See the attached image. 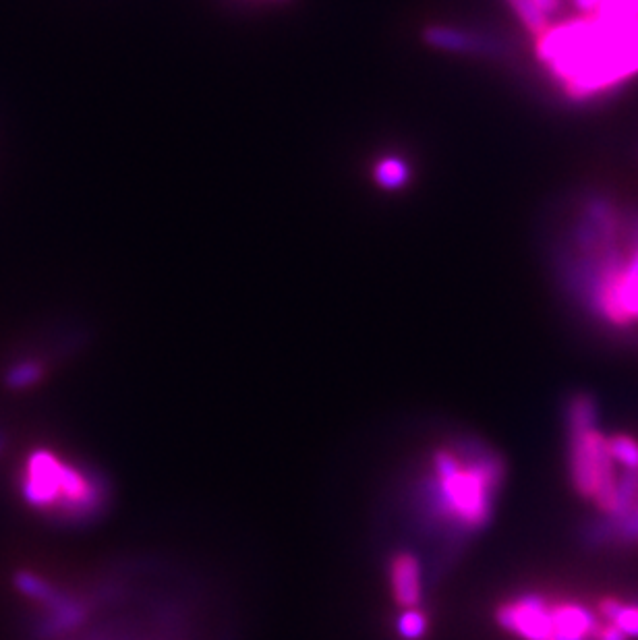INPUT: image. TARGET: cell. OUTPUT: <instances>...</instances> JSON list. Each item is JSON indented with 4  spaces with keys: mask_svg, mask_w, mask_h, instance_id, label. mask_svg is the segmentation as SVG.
Here are the masks:
<instances>
[{
    "mask_svg": "<svg viewBox=\"0 0 638 640\" xmlns=\"http://www.w3.org/2000/svg\"><path fill=\"white\" fill-rule=\"evenodd\" d=\"M3 450H5V435L0 433V454H3Z\"/></svg>",
    "mask_w": 638,
    "mask_h": 640,
    "instance_id": "2e32d148",
    "label": "cell"
},
{
    "mask_svg": "<svg viewBox=\"0 0 638 640\" xmlns=\"http://www.w3.org/2000/svg\"><path fill=\"white\" fill-rule=\"evenodd\" d=\"M595 640H628V636L616 624L605 622V624H599Z\"/></svg>",
    "mask_w": 638,
    "mask_h": 640,
    "instance_id": "9a60e30c",
    "label": "cell"
},
{
    "mask_svg": "<svg viewBox=\"0 0 638 640\" xmlns=\"http://www.w3.org/2000/svg\"><path fill=\"white\" fill-rule=\"evenodd\" d=\"M427 628H429V620L421 607L402 609V614L398 616V622H396V630L402 640H421L427 634Z\"/></svg>",
    "mask_w": 638,
    "mask_h": 640,
    "instance_id": "7c38bea8",
    "label": "cell"
},
{
    "mask_svg": "<svg viewBox=\"0 0 638 640\" xmlns=\"http://www.w3.org/2000/svg\"><path fill=\"white\" fill-rule=\"evenodd\" d=\"M601 616L616 624L626 636H636L638 638V603H622L614 597H605L599 605Z\"/></svg>",
    "mask_w": 638,
    "mask_h": 640,
    "instance_id": "30bf717a",
    "label": "cell"
},
{
    "mask_svg": "<svg viewBox=\"0 0 638 640\" xmlns=\"http://www.w3.org/2000/svg\"><path fill=\"white\" fill-rule=\"evenodd\" d=\"M554 640H595L599 624L595 614L578 603H551Z\"/></svg>",
    "mask_w": 638,
    "mask_h": 640,
    "instance_id": "8992f818",
    "label": "cell"
},
{
    "mask_svg": "<svg viewBox=\"0 0 638 640\" xmlns=\"http://www.w3.org/2000/svg\"><path fill=\"white\" fill-rule=\"evenodd\" d=\"M87 618V605L81 599H75L69 595L65 603H61L54 609H46L44 618L38 622L36 634L44 640L63 636L69 630L77 628Z\"/></svg>",
    "mask_w": 638,
    "mask_h": 640,
    "instance_id": "52a82bcc",
    "label": "cell"
},
{
    "mask_svg": "<svg viewBox=\"0 0 638 640\" xmlns=\"http://www.w3.org/2000/svg\"><path fill=\"white\" fill-rule=\"evenodd\" d=\"M570 3L576 9L572 17L638 23V0H570Z\"/></svg>",
    "mask_w": 638,
    "mask_h": 640,
    "instance_id": "ba28073f",
    "label": "cell"
},
{
    "mask_svg": "<svg viewBox=\"0 0 638 640\" xmlns=\"http://www.w3.org/2000/svg\"><path fill=\"white\" fill-rule=\"evenodd\" d=\"M607 450L614 462H620L626 471H638V442L630 435H614L607 440Z\"/></svg>",
    "mask_w": 638,
    "mask_h": 640,
    "instance_id": "4fadbf2b",
    "label": "cell"
},
{
    "mask_svg": "<svg viewBox=\"0 0 638 640\" xmlns=\"http://www.w3.org/2000/svg\"><path fill=\"white\" fill-rule=\"evenodd\" d=\"M496 618L520 640H554V609L539 595H520L502 603Z\"/></svg>",
    "mask_w": 638,
    "mask_h": 640,
    "instance_id": "3957f363",
    "label": "cell"
},
{
    "mask_svg": "<svg viewBox=\"0 0 638 640\" xmlns=\"http://www.w3.org/2000/svg\"><path fill=\"white\" fill-rule=\"evenodd\" d=\"M13 587L27 599L44 605V609H54L69 599V593L54 587L46 578L29 570H17L13 574Z\"/></svg>",
    "mask_w": 638,
    "mask_h": 640,
    "instance_id": "9c48e42d",
    "label": "cell"
},
{
    "mask_svg": "<svg viewBox=\"0 0 638 640\" xmlns=\"http://www.w3.org/2000/svg\"><path fill=\"white\" fill-rule=\"evenodd\" d=\"M65 462L50 450H34L27 458L21 496L27 506L50 512L61 493Z\"/></svg>",
    "mask_w": 638,
    "mask_h": 640,
    "instance_id": "277c9868",
    "label": "cell"
},
{
    "mask_svg": "<svg viewBox=\"0 0 638 640\" xmlns=\"http://www.w3.org/2000/svg\"><path fill=\"white\" fill-rule=\"evenodd\" d=\"M388 576H390V591H392L394 603L400 609L419 607L423 597V587H421V564L417 556H413L411 551H396V554L390 558Z\"/></svg>",
    "mask_w": 638,
    "mask_h": 640,
    "instance_id": "5b68a950",
    "label": "cell"
},
{
    "mask_svg": "<svg viewBox=\"0 0 638 640\" xmlns=\"http://www.w3.org/2000/svg\"><path fill=\"white\" fill-rule=\"evenodd\" d=\"M504 481L502 458L485 446H444L429 460L433 514L460 535L483 531Z\"/></svg>",
    "mask_w": 638,
    "mask_h": 640,
    "instance_id": "6da1fadb",
    "label": "cell"
},
{
    "mask_svg": "<svg viewBox=\"0 0 638 640\" xmlns=\"http://www.w3.org/2000/svg\"><path fill=\"white\" fill-rule=\"evenodd\" d=\"M570 429V475L576 491L583 498L595 500L607 516L614 510L616 469L607 450V440L597 431V404L591 396H572L568 404Z\"/></svg>",
    "mask_w": 638,
    "mask_h": 640,
    "instance_id": "7a4b0ae2",
    "label": "cell"
},
{
    "mask_svg": "<svg viewBox=\"0 0 638 640\" xmlns=\"http://www.w3.org/2000/svg\"><path fill=\"white\" fill-rule=\"evenodd\" d=\"M42 375H44V369L38 361H21V363L7 369L5 386L15 392L27 390V388L36 386L42 380Z\"/></svg>",
    "mask_w": 638,
    "mask_h": 640,
    "instance_id": "8fae6325",
    "label": "cell"
},
{
    "mask_svg": "<svg viewBox=\"0 0 638 640\" xmlns=\"http://www.w3.org/2000/svg\"><path fill=\"white\" fill-rule=\"evenodd\" d=\"M409 179V168L402 160L386 158L375 166V181L386 189H398Z\"/></svg>",
    "mask_w": 638,
    "mask_h": 640,
    "instance_id": "5bb4252c",
    "label": "cell"
}]
</instances>
